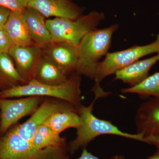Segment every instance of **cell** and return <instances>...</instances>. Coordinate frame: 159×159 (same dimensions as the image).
<instances>
[{
	"mask_svg": "<svg viewBox=\"0 0 159 159\" xmlns=\"http://www.w3.org/2000/svg\"><path fill=\"white\" fill-rule=\"evenodd\" d=\"M80 76L75 72L69 77L65 83L57 85L43 84L33 79L26 84L3 90L1 91L0 98L48 97L63 100L78 108L82 105Z\"/></svg>",
	"mask_w": 159,
	"mask_h": 159,
	"instance_id": "cell-1",
	"label": "cell"
},
{
	"mask_svg": "<svg viewBox=\"0 0 159 159\" xmlns=\"http://www.w3.org/2000/svg\"><path fill=\"white\" fill-rule=\"evenodd\" d=\"M118 28L119 25L116 24L104 29H97L82 39L77 47V74L94 80L99 60L108 53L113 35Z\"/></svg>",
	"mask_w": 159,
	"mask_h": 159,
	"instance_id": "cell-2",
	"label": "cell"
},
{
	"mask_svg": "<svg viewBox=\"0 0 159 159\" xmlns=\"http://www.w3.org/2000/svg\"><path fill=\"white\" fill-rule=\"evenodd\" d=\"M156 53H159V34L155 40L148 44L134 46L122 51L107 53L103 60L99 62L96 70L95 83L92 89L95 95L94 99L97 100L111 93L106 92L100 86V83L106 77L116 74L146 55Z\"/></svg>",
	"mask_w": 159,
	"mask_h": 159,
	"instance_id": "cell-3",
	"label": "cell"
},
{
	"mask_svg": "<svg viewBox=\"0 0 159 159\" xmlns=\"http://www.w3.org/2000/svg\"><path fill=\"white\" fill-rule=\"evenodd\" d=\"M96 100L90 105H81L78 108L81 124L77 129V136L69 143L68 151L74 154L80 148H86L90 142L97 137L102 135H113L143 142L144 137L139 134L124 132L111 122L98 119L93 114V108Z\"/></svg>",
	"mask_w": 159,
	"mask_h": 159,
	"instance_id": "cell-4",
	"label": "cell"
},
{
	"mask_svg": "<svg viewBox=\"0 0 159 159\" xmlns=\"http://www.w3.org/2000/svg\"><path fill=\"white\" fill-rule=\"evenodd\" d=\"M105 19L103 12L94 11L75 19L55 17L47 20L46 24L52 41L62 42L77 47L82 39L97 29Z\"/></svg>",
	"mask_w": 159,
	"mask_h": 159,
	"instance_id": "cell-5",
	"label": "cell"
},
{
	"mask_svg": "<svg viewBox=\"0 0 159 159\" xmlns=\"http://www.w3.org/2000/svg\"><path fill=\"white\" fill-rule=\"evenodd\" d=\"M66 147L39 149L12 128L0 138V159H65Z\"/></svg>",
	"mask_w": 159,
	"mask_h": 159,
	"instance_id": "cell-6",
	"label": "cell"
},
{
	"mask_svg": "<svg viewBox=\"0 0 159 159\" xmlns=\"http://www.w3.org/2000/svg\"><path fill=\"white\" fill-rule=\"evenodd\" d=\"M44 99L39 96L16 99L0 98V132L4 133L20 119L34 113Z\"/></svg>",
	"mask_w": 159,
	"mask_h": 159,
	"instance_id": "cell-7",
	"label": "cell"
},
{
	"mask_svg": "<svg viewBox=\"0 0 159 159\" xmlns=\"http://www.w3.org/2000/svg\"><path fill=\"white\" fill-rule=\"evenodd\" d=\"M76 108L77 107L73 104L61 99L53 98L44 99L28 120L13 128L20 136L31 142L39 127L44 124L53 114L60 111Z\"/></svg>",
	"mask_w": 159,
	"mask_h": 159,
	"instance_id": "cell-8",
	"label": "cell"
},
{
	"mask_svg": "<svg viewBox=\"0 0 159 159\" xmlns=\"http://www.w3.org/2000/svg\"><path fill=\"white\" fill-rule=\"evenodd\" d=\"M8 53L26 84L34 79L36 67L43 54L41 47L34 43L27 46H12Z\"/></svg>",
	"mask_w": 159,
	"mask_h": 159,
	"instance_id": "cell-9",
	"label": "cell"
},
{
	"mask_svg": "<svg viewBox=\"0 0 159 159\" xmlns=\"http://www.w3.org/2000/svg\"><path fill=\"white\" fill-rule=\"evenodd\" d=\"M137 134L159 137V97H152L140 105L134 119Z\"/></svg>",
	"mask_w": 159,
	"mask_h": 159,
	"instance_id": "cell-10",
	"label": "cell"
},
{
	"mask_svg": "<svg viewBox=\"0 0 159 159\" xmlns=\"http://www.w3.org/2000/svg\"><path fill=\"white\" fill-rule=\"evenodd\" d=\"M50 58L68 77L76 72L78 61L77 47L62 42H54L42 48Z\"/></svg>",
	"mask_w": 159,
	"mask_h": 159,
	"instance_id": "cell-11",
	"label": "cell"
},
{
	"mask_svg": "<svg viewBox=\"0 0 159 159\" xmlns=\"http://www.w3.org/2000/svg\"><path fill=\"white\" fill-rule=\"evenodd\" d=\"M28 7L33 8L45 18H66L75 19L82 15L84 7L71 0H30Z\"/></svg>",
	"mask_w": 159,
	"mask_h": 159,
	"instance_id": "cell-12",
	"label": "cell"
},
{
	"mask_svg": "<svg viewBox=\"0 0 159 159\" xmlns=\"http://www.w3.org/2000/svg\"><path fill=\"white\" fill-rule=\"evenodd\" d=\"M23 13L30 37L34 43L43 48L53 42L46 24L45 17L41 13L29 7L23 9Z\"/></svg>",
	"mask_w": 159,
	"mask_h": 159,
	"instance_id": "cell-13",
	"label": "cell"
},
{
	"mask_svg": "<svg viewBox=\"0 0 159 159\" xmlns=\"http://www.w3.org/2000/svg\"><path fill=\"white\" fill-rule=\"evenodd\" d=\"M159 61V53L153 57L138 61L117 71L114 80H121L130 87L138 85L148 77L150 69Z\"/></svg>",
	"mask_w": 159,
	"mask_h": 159,
	"instance_id": "cell-14",
	"label": "cell"
},
{
	"mask_svg": "<svg viewBox=\"0 0 159 159\" xmlns=\"http://www.w3.org/2000/svg\"><path fill=\"white\" fill-rule=\"evenodd\" d=\"M3 30L12 46H27L33 43L23 11H11Z\"/></svg>",
	"mask_w": 159,
	"mask_h": 159,
	"instance_id": "cell-15",
	"label": "cell"
},
{
	"mask_svg": "<svg viewBox=\"0 0 159 159\" xmlns=\"http://www.w3.org/2000/svg\"><path fill=\"white\" fill-rule=\"evenodd\" d=\"M63 71L50 58L42 54L36 67L34 79L48 85H60L69 79Z\"/></svg>",
	"mask_w": 159,
	"mask_h": 159,
	"instance_id": "cell-16",
	"label": "cell"
},
{
	"mask_svg": "<svg viewBox=\"0 0 159 159\" xmlns=\"http://www.w3.org/2000/svg\"><path fill=\"white\" fill-rule=\"evenodd\" d=\"M80 124L81 119L78 108H76L57 112L51 116L44 124L60 134L67 129H77Z\"/></svg>",
	"mask_w": 159,
	"mask_h": 159,
	"instance_id": "cell-17",
	"label": "cell"
},
{
	"mask_svg": "<svg viewBox=\"0 0 159 159\" xmlns=\"http://www.w3.org/2000/svg\"><path fill=\"white\" fill-rule=\"evenodd\" d=\"M26 84L16 68L13 61L8 53L0 54V88L7 89Z\"/></svg>",
	"mask_w": 159,
	"mask_h": 159,
	"instance_id": "cell-18",
	"label": "cell"
},
{
	"mask_svg": "<svg viewBox=\"0 0 159 159\" xmlns=\"http://www.w3.org/2000/svg\"><path fill=\"white\" fill-rule=\"evenodd\" d=\"M34 147L43 149L49 147H66V140L45 124L40 126L31 140Z\"/></svg>",
	"mask_w": 159,
	"mask_h": 159,
	"instance_id": "cell-19",
	"label": "cell"
},
{
	"mask_svg": "<svg viewBox=\"0 0 159 159\" xmlns=\"http://www.w3.org/2000/svg\"><path fill=\"white\" fill-rule=\"evenodd\" d=\"M123 93H136L144 97H159V72L148 76L138 85L122 89Z\"/></svg>",
	"mask_w": 159,
	"mask_h": 159,
	"instance_id": "cell-20",
	"label": "cell"
},
{
	"mask_svg": "<svg viewBox=\"0 0 159 159\" xmlns=\"http://www.w3.org/2000/svg\"><path fill=\"white\" fill-rule=\"evenodd\" d=\"M30 0H0V6L11 11H23L28 7Z\"/></svg>",
	"mask_w": 159,
	"mask_h": 159,
	"instance_id": "cell-21",
	"label": "cell"
},
{
	"mask_svg": "<svg viewBox=\"0 0 159 159\" xmlns=\"http://www.w3.org/2000/svg\"><path fill=\"white\" fill-rule=\"evenodd\" d=\"M12 44L3 29H0V54L8 53Z\"/></svg>",
	"mask_w": 159,
	"mask_h": 159,
	"instance_id": "cell-22",
	"label": "cell"
},
{
	"mask_svg": "<svg viewBox=\"0 0 159 159\" xmlns=\"http://www.w3.org/2000/svg\"><path fill=\"white\" fill-rule=\"evenodd\" d=\"M11 11L8 8L0 6V29H3L4 28Z\"/></svg>",
	"mask_w": 159,
	"mask_h": 159,
	"instance_id": "cell-23",
	"label": "cell"
},
{
	"mask_svg": "<svg viewBox=\"0 0 159 159\" xmlns=\"http://www.w3.org/2000/svg\"><path fill=\"white\" fill-rule=\"evenodd\" d=\"M65 159H69L68 157H67ZM77 159H100L97 157L95 156L91 152H89L87 150L86 148H83L80 156ZM109 159H125V157L123 156L116 155L111 157Z\"/></svg>",
	"mask_w": 159,
	"mask_h": 159,
	"instance_id": "cell-24",
	"label": "cell"
},
{
	"mask_svg": "<svg viewBox=\"0 0 159 159\" xmlns=\"http://www.w3.org/2000/svg\"><path fill=\"white\" fill-rule=\"evenodd\" d=\"M143 142L153 145L157 148H159V137L152 136L144 137L143 139Z\"/></svg>",
	"mask_w": 159,
	"mask_h": 159,
	"instance_id": "cell-25",
	"label": "cell"
},
{
	"mask_svg": "<svg viewBox=\"0 0 159 159\" xmlns=\"http://www.w3.org/2000/svg\"><path fill=\"white\" fill-rule=\"evenodd\" d=\"M146 159H159V148H157V150L154 153Z\"/></svg>",
	"mask_w": 159,
	"mask_h": 159,
	"instance_id": "cell-26",
	"label": "cell"
},
{
	"mask_svg": "<svg viewBox=\"0 0 159 159\" xmlns=\"http://www.w3.org/2000/svg\"><path fill=\"white\" fill-rule=\"evenodd\" d=\"M0 124H1V113H0Z\"/></svg>",
	"mask_w": 159,
	"mask_h": 159,
	"instance_id": "cell-27",
	"label": "cell"
},
{
	"mask_svg": "<svg viewBox=\"0 0 159 159\" xmlns=\"http://www.w3.org/2000/svg\"><path fill=\"white\" fill-rule=\"evenodd\" d=\"M1 88H0V95H1Z\"/></svg>",
	"mask_w": 159,
	"mask_h": 159,
	"instance_id": "cell-28",
	"label": "cell"
},
{
	"mask_svg": "<svg viewBox=\"0 0 159 159\" xmlns=\"http://www.w3.org/2000/svg\"><path fill=\"white\" fill-rule=\"evenodd\" d=\"M158 15H159V13H158Z\"/></svg>",
	"mask_w": 159,
	"mask_h": 159,
	"instance_id": "cell-29",
	"label": "cell"
}]
</instances>
